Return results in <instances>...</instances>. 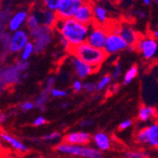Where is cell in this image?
Instances as JSON below:
<instances>
[{"mask_svg":"<svg viewBox=\"0 0 158 158\" xmlns=\"http://www.w3.org/2000/svg\"><path fill=\"white\" fill-rule=\"evenodd\" d=\"M54 28L58 30L59 35L68 41L71 48L87 43L89 27L77 22L74 18L57 19Z\"/></svg>","mask_w":158,"mask_h":158,"instance_id":"obj_1","label":"cell"},{"mask_svg":"<svg viewBox=\"0 0 158 158\" xmlns=\"http://www.w3.org/2000/svg\"><path fill=\"white\" fill-rule=\"evenodd\" d=\"M73 56L78 58L79 60L86 63L87 65L97 69L106 59L107 55L104 49L95 48L89 46L88 43H84L78 47H72L69 51Z\"/></svg>","mask_w":158,"mask_h":158,"instance_id":"obj_2","label":"cell"},{"mask_svg":"<svg viewBox=\"0 0 158 158\" xmlns=\"http://www.w3.org/2000/svg\"><path fill=\"white\" fill-rule=\"evenodd\" d=\"M56 150L59 152L81 156L83 158H103V152L97 149L88 146H76L66 143H61L56 147Z\"/></svg>","mask_w":158,"mask_h":158,"instance_id":"obj_3","label":"cell"},{"mask_svg":"<svg viewBox=\"0 0 158 158\" xmlns=\"http://www.w3.org/2000/svg\"><path fill=\"white\" fill-rule=\"evenodd\" d=\"M30 35L34 39V52L41 53L52 41L53 29L45 26H40L30 31Z\"/></svg>","mask_w":158,"mask_h":158,"instance_id":"obj_4","label":"cell"},{"mask_svg":"<svg viewBox=\"0 0 158 158\" xmlns=\"http://www.w3.org/2000/svg\"><path fill=\"white\" fill-rule=\"evenodd\" d=\"M138 143L152 148H158V122L140 129L135 135Z\"/></svg>","mask_w":158,"mask_h":158,"instance_id":"obj_5","label":"cell"},{"mask_svg":"<svg viewBox=\"0 0 158 158\" xmlns=\"http://www.w3.org/2000/svg\"><path fill=\"white\" fill-rule=\"evenodd\" d=\"M108 32L109 31L106 29V28L93 24L89 26L87 43L95 48L104 49Z\"/></svg>","mask_w":158,"mask_h":158,"instance_id":"obj_6","label":"cell"},{"mask_svg":"<svg viewBox=\"0 0 158 158\" xmlns=\"http://www.w3.org/2000/svg\"><path fill=\"white\" fill-rule=\"evenodd\" d=\"M110 31H113L120 35L126 42L128 47H135L139 38L141 37L139 33L128 23H122L118 27L112 29V30Z\"/></svg>","mask_w":158,"mask_h":158,"instance_id":"obj_7","label":"cell"},{"mask_svg":"<svg viewBox=\"0 0 158 158\" xmlns=\"http://www.w3.org/2000/svg\"><path fill=\"white\" fill-rule=\"evenodd\" d=\"M135 49H137V51L142 55L144 59L150 60L154 57L157 52L158 43L152 36L140 37L135 46Z\"/></svg>","mask_w":158,"mask_h":158,"instance_id":"obj_8","label":"cell"},{"mask_svg":"<svg viewBox=\"0 0 158 158\" xmlns=\"http://www.w3.org/2000/svg\"><path fill=\"white\" fill-rule=\"evenodd\" d=\"M127 48H128V45L120 35L113 31L108 32L106 45L104 47V50L106 53V55L116 54L121 51L126 50Z\"/></svg>","mask_w":158,"mask_h":158,"instance_id":"obj_9","label":"cell"},{"mask_svg":"<svg viewBox=\"0 0 158 158\" xmlns=\"http://www.w3.org/2000/svg\"><path fill=\"white\" fill-rule=\"evenodd\" d=\"M83 2L82 0H61V5L56 12L57 19L73 18Z\"/></svg>","mask_w":158,"mask_h":158,"instance_id":"obj_10","label":"cell"},{"mask_svg":"<svg viewBox=\"0 0 158 158\" xmlns=\"http://www.w3.org/2000/svg\"><path fill=\"white\" fill-rule=\"evenodd\" d=\"M20 71L16 65L0 69V91H3L9 85L19 82Z\"/></svg>","mask_w":158,"mask_h":158,"instance_id":"obj_11","label":"cell"},{"mask_svg":"<svg viewBox=\"0 0 158 158\" xmlns=\"http://www.w3.org/2000/svg\"><path fill=\"white\" fill-rule=\"evenodd\" d=\"M73 18L79 23L85 26H91L94 24L93 17V4L89 1H84L81 7L78 9Z\"/></svg>","mask_w":158,"mask_h":158,"instance_id":"obj_12","label":"cell"},{"mask_svg":"<svg viewBox=\"0 0 158 158\" xmlns=\"http://www.w3.org/2000/svg\"><path fill=\"white\" fill-rule=\"evenodd\" d=\"M91 136L87 132H73L68 133L65 138L64 142L70 145H76V146H86L90 142Z\"/></svg>","mask_w":158,"mask_h":158,"instance_id":"obj_13","label":"cell"},{"mask_svg":"<svg viewBox=\"0 0 158 158\" xmlns=\"http://www.w3.org/2000/svg\"><path fill=\"white\" fill-rule=\"evenodd\" d=\"M28 40V36L24 30H17L11 37L10 50L11 52H19L20 50L24 49L27 46Z\"/></svg>","mask_w":158,"mask_h":158,"instance_id":"obj_14","label":"cell"},{"mask_svg":"<svg viewBox=\"0 0 158 158\" xmlns=\"http://www.w3.org/2000/svg\"><path fill=\"white\" fill-rule=\"evenodd\" d=\"M72 65L74 69L76 76L80 79H85L97 70V69L93 68L92 66L87 65L86 63L82 62L81 60H79L78 58H76L74 56H73V58H72Z\"/></svg>","mask_w":158,"mask_h":158,"instance_id":"obj_15","label":"cell"},{"mask_svg":"<svg viewBox=\"0 0 158 158\" xmlns=\"http://www.w3.org/2000/svg\"><path fill=\"white\" fill-rule=\"evenodd\" d=\"M92 140L94 145L96 146V149L100 151H106L111 148V139L108 136L107 133L104 132H98L96 133L93 137Z\"/></svg>","mask_w":158,"mask_h":158,"instance_id":"obj_16","label":"cell"},{"mask_svg":"<svg viewBox=\"0 0 158 158\" xmlns=\"http://www.w3.org/2000/svg\"><path fill=\"white\" fill-rule=\"evenodd\" d=\"M108 11L100 4H93V17L94 24L105 27L108 22Z\"/></svg>","mask_w":158,"mask_h":158,"instance_id":"obj_17","label":"cell"},{"mask_svg":"<svg viewBox=\"0 0 158 158\" xmlns=\"http://www.w3.org/2000/svg\"><path fill=\"white\" fill-rule=\"evenodd\" d=\"M27 19V12L26 11H18L15 15H13L10 19V23H9V29L12 31L17 30L21 25Z\"/></svg>","mask_w":158,"mask_h":158,"instance_id":"obj_18","label":"cell"},{"mask_svg":"<svg viewBox=\"0 0 158 158\" xmlns=\"http://www.w3.org/2000/svg\"><path fill=\"white\" fill-rule=\"evenodd\" d=\"M157 111L152 106L143 105L138 110V120L142 122H147L152 120V118L156 117Z\"/></svg>","mask_w":158,"mask_h":158,"instance_id":"obj_19","label":"cell"},{"mask_svg":"<svg viewBox=\"0 0 158 158\" xmlns=\"http://www.w3.org/2000/svg\"><path fill=\"white\" fill-rule=\"evenodd\" d=\"M1 138H2L4 141H6L7 143H9L10 145H11L15 150H17L19 151H22V152L27 151V148L23 143L20 142L19 140H17V139H15V138H13L12 136H10V135L7 134L5 133H1Z\"/></svg>","mask_w":158,"mask_h":158,"instance_id":"obj_20","label":"cell"},{"mask_svg":"<svg viewBox=\"0 0 158 158\" xmlns=\"http://www.w3.org/2000/svg\"><path fill=\"white\" fill-rule=\"evenodd\" d=\"M42 16H43L44 26L51 28V29H53L55 27V25H56V23L57 21V17H56V12H53L51 11L45 10V11H43Z\"/></svg>","mask_w":158,"mask_h":158,"instance_id":"obj_21","label":"cell"},{"mask_svg":"<svg viewBox=\"0 0 158 158\" xmlns=\"http://www.w3.org/2000/svg\"><path fill=\"white\" fill-rule=\"evenodd\" d=\"M137 73H138V67H137V65H132V66L126 71V73H125V75H124V78H123V84L124 85H127V84H131V83L133 82L134 79L136 78Z\"/></svg>","mask_w":158,"mask_h":158,"instance_id":"obj_22","label":"cell"},{"mask_svg":"<svg viewBox=\"0 0 158 158\" xmlns=\"http://www.w3.org/2000/svg\"><path fill=\"white\" fill-rule=\"evenodd\" d=\"M48 95H49V92L46 91L45 89L43 90V92L40 95V97L37 98V101L35 102V106L38 107L41 111H44L46 108H45V104L48 101Z\"/></svg>","mask_w":158,"mask_h":158,"instance_id":"obj_23","label":"cell"},{"mask_svg":"<svg viewBox=\"0 0 158 158\" xmlns=\"http://www.w3.org/2000/svg\"><path fill=\"white\" fill-rule=\"evenodd\" d=\"M112 81V78L110 75H105L100 81L96 84V91H102L106 88Z\"/></svg>","mask_w":158,"mask_h":158,"instance_id":"obj_24","label":"cell"},{"mask_svg":"<svg viewBox=\"0 0 158 158\" xmlns=\"http://www.w3.org/2000/svg\"><path fill=\"white\" fill-rule=\"evenodd\" d=\"M44 4V7L46 8V10L51 11L53 12H55V11L56 12L61 5V0H45Z\"/></svg>","mask_w":158,"mask_h":158,"instance_id":"obj_25","label":"cell"},{"mask_svg":"<svg viewBox=\"0 0 158 158\" xmlns=\"http://www.w3.org/2000/svg\"><path fill=\"white\" fill-rule=\"evenodd\" d=\"M126 158H149V153L140 151H128L124 152Z\"/></svg>","mask_w":158,"mask_h":158,"instance_id":"obj_26","label":"cell"},{"mask_svg":"<svg viewBox=\"0 0 158 158\" xmlns=\"http://www.w3.org/2000/svg\"><path fill=\"white\" fill-rule=\"evenodd\" d=\"M27 26L29 29V30H33L35 29H37L38 27H40V22L39 19L35 14H30L27 19Z\"/></svg>","mask_w":158,"mask_h":158,"instance_id":"obj_27","label":"cell"},{"mask_svg":"<svg viewBox=\"0 0 158 158\" xmlns=\"http://www.w3.org/2000/svg\"><path fill=\"white\" fill-rule=\"evenodd\" d=\"M33 51H34V45L32 43H27V46L23 49V53L21 56L22 61H27V59L30 57V55L32 54Z\"/></svg>","mask_w":158,"mask_h":158,"instance_id":"obj_28","label":"cell"},{"mask_svg":"<svg viewBox=\"0 0 158 158\" xmlns=\"http://www.w3.org/2000/svg\"><path fill=\"white\" fill-rule=\"evenodd\" d=\"M122 74H123L122 65H121V64H120V63H117V64L114 65V69H113V71H112V73H111V75H110V76H111V78L113 79V80L118 81V79L121 78Z\"/></svg>","mask_w":158,"mask_h":158,"instance_id":"obj_29","label":"cell"},{"mask_svg":"<svg viewBox=\"0 0 158 158\" xmlns=\"http://www.w3.org/2000/svg\"><path fill=\"white\" fill-rule=\"evenodd\" d=\"M50 94L54 97H63L67 96V92L64 90H60L57 88H53L50 92Z\"/></svg>","mask_w":158,"mask_h":158,"instance_id":"obj_30","label":"cell"},{"mask_svg":"<svg viewBox=\"0 0 158 158\" xmlns=\"http://www.w3.org/2000/svg\"><path fill=\"white\" fill-rule=\"evenodd\" d=\"M83 90H85L88 93H93L94 91H96V84L94 83H85L83 84Z\"/></svg>","mask_w":158,"mask_h":158,"instance_id":"obj_31","label":"cell"},{"mask_svg":"<svg viewBox=\"0 0 158 158\" xmlns=\"http://www.w3.org/2000/svg\"><path fill=\"white\" fill-rule=\"evenodd\" d=\"M15 65L17 66V68H18L20 71L23 72V71H26V70L28 68L29 64H28L27 61H20V62H18Z\"/></svg>","mask_w":158,"mask_h":158,"instance_id":"obj_32","label":"cell"},{"mask_svg":"<svg viewBox=\"0 0 158 158\" xmlns=\"http://www.w3.org/2000/svg\"><path fill=\"white\" fill-rule=\"evenodd\" d=\"M73 89L74 92H77V93L82 91L83 90V84H82V82L79 81V80L74 81L73 84Z\"/></svg>","mask_w":158,"mask_h":158,"instance_id":"obj_33","label":"cell"},{"mask_svg":"<svg viewBox=\"0 0 158 158\" xmlns=\"http://www.w3.org/2000/svg\"><path fill=\"white\" fill-rule=\"evenodd\" d=\"M60 136V133H57V132H54V133H50L48 134H45L44 136V140H54V139H56Z\"/></svg>","mask_w":158,"mask_h":158,"instance_id":"obj_34","label":"cell"},{"mask_svg":"<svg viewBox=\"0 0 158 158\" xmlns=\"http://www.w3.org/2000/svg\"><path fill=\"white\" fill-rule=\"evenodd\" d=\"M54 84H55V78H54V77H50V78L48 79V80H47V82H46V85H45V88H44V89L50 93L51 90L54 88V87H53Z\"/></svg>","mask_w":158,"mask_h":158,"instance_id":"obj_35","label":"cell"},{"mask_svg":"<svg viewBox=\"0 0 158 158\" xmlns=\"http://www.w3.org/2000/svg\"><path fill=\"white\" fill-rule=\"evenodd\" d=\"M132 123H133V122H132V120H123V122H121L120 126H118V129H120V130H126V129H128V128H130V127H131Z\"/></svg>","mask_w":158,"mask_h":158,"instance_id":"obj_36","label":"cell"},{"mask_svg":"<svg viewBox=\"0 0 158 158\" xmlns=\"http://www.w3.org/2000/svg\"><path fill=\"white\" fill-rule=\"evenodd\" d=\"M134 14L138 18V19H143V18H145L146 17V11H143V10H141V9H136V10H135L134 11Z\"/></svg>","mask_w":158,"mask_h":158,"instance_id":"obj_37","label":"cell"},{"mask_svg":"<svg viewBox=\"0 0 158 158\" xmlns=\"http://www.w3.org/2000/svg\"><path fill=\"white\" fill-rule=\"evenodd\" d=\"M45 123H46V120L44 116H38L33 122V124L35 126H41V125H44Z\"/></svg>","mask_w":158,"mask_h":158,"instance_id":"obj_38","label":"cell"},{"mask_svg":"<svg viewBox=\"0 0 158 158\" xmlns=\"http://www.w3.org/2000/svg\"><path fill=\"white\" fill-rule=\"evenodd\" d=\"M92 124H93V121L92 120H83L82 121H80V123H79V126H80V127H89V126H90Z\"/></svg>","mask_w":158,"mask_h":158,"instance_id":"obj_39","label":"cell"},{"mask_svg":"<svg viewBox=\"0 0 158 158\" xmlns=\"http://www.w3.org/2000/svg\"><path fill=\"white\" fill-rule=\"evenodd\" d=\"M22 109L25 110V111H28V110H31L33 107H34V104L32 102H25L22 106Z\"/></svg>","mask_w":158,"mask_h":158,"instance_id":"obj_40","label":"cell"},{"mask_svg":"<svg viewBox=\"0 0 158 158\" xmlns=\"http://www.w3.org/2000/svg\"><path fill=\"white\" fill-rule=\"evenodd\" d=\"M8 117V115L5 113H1L0 114V122H4Z\"/></svg>","mask_w":158,"mask_h":158,"instance_id":"obj_41","label":"cell"},{"mask_svg":"<svg viewBox=\"0 0 158 158\" xmlns=\"http://www.w3.org/2000/svg\"><path fill=\"white\" fill-rule=\"evenodd\" d=\"M110 91H111V93H117L118 91V84H113L110 87Z\"/></svg>","mask_w":158,"mask_h":158,"instance_id":"obj_42","label":"cell"},{"mask_svg":"<svg viewBox=\"0 0 158 158\" xmlns=\"http://www.w3.org/2000/svg\"><path fill=\"white\" fill-rule=\"evenodd\" d=\"M154 40L158 43V30H155V31H153V33H152V36Z\"/></svg>","mask_w":158,"mask_h":158,"instance_id":"obj_43","label":"cell"},{"mask_svg":"<svg viewBox=\"0 0 158 158\" xmlns=\"http://www.w3.org/2000/svg\"><path fill=\"white\" fill-rule=\"evenodd\" d=\"M1 133H0V138H1ZM3 153H4V150H3V147L1 145V142H0V157L3 155Z\"/></svg>","mask_w":158,"mask_h":158,"instance_id":"obj_44","label":"cell"},{"mask_svg":"<svg viewBox=\"0 0 158 158\" xmlns=\"http://www.w3.org/2000/svg\"><path fill=\"white\" fill-rule=\"evenodd\" d=\"M152 2L151 1V0H144L143 1V4L145 5V6H149V5H151Z\"/></svg>","mask_w":158,"mask_h":158,"instance_id":"obj_45","label":"cell"},{"mask_svg":"<svg viewBox=\"0 0 158 158\" xmlns=\"http://www.w3.org/2000/svg\"><path fill=\"white\" fill-rule=\"evenodd\" d=\"M135 49V47H128V48H127V50L129 52H133Z\"/></svg>","mask_w":158,"mask_h":158,"instance_id":"obj_46","label":"cell"},{"mask_svg":"<svg viewBox=\"0 0 158 158\" xmlns=\"http://www.w3.org/2000/svg\"><path fill=\"white\" fill-rule=\"evenodd\" d=\"M68 105H69L68 103H66V102H64V103H62V105H61V106H62L63 108H66V107H67Z\"/></svg>","mask_w":158,"mask_h":158,"instance_id":"obj_47","label":"cell"},{"mask_svg":"<svg viewBox=\"0 0 158 158\" xmlns=\"http://www.w3.org/2000/svg\"><path fill=\"white\" fill-rule=\"evenodd\" d=\"M152 3H155V4H158V0H152Z\"/></svg>","mask_w":158,"mask_h":158,"instance_id":"obj_48","label":"cell"},{"mask_svg":"<svg viewBox=\"0 0 158 158\" xmlns=\"http://www.w3.org/2000/svg\"><path fill=\"white\" fill-rule=\"evenodd\" d=\"M0 10H1V2H0Z\"/></svg>","mask_w":158,"mask_h":158,"instance_id":"obj_49","label":"cell"}]
</instances>
